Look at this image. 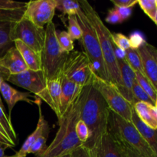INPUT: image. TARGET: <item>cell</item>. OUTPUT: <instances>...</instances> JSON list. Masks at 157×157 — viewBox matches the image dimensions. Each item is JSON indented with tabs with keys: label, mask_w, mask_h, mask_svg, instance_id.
Returning <instances> with one entry per match:
<instances>
[{
	"label": "cell",
	"mask_w": 157,
	"mask_h": 157,
	"mask_svg": "<svg viewBox=\"0 0 157 157\" xmlns=\"http://www.w3.org/2000/svg\"><path fill=\"white\" fill-rule=\"evenodd\" d=\"M92 80V79H91ZM90 81L80 88L64 113L58 119L59 129L50 145L38 157H61L70 154L83 145L76 133V125L80 121L81 111L90 87Z\"/></svg>",
	"instance_id": "1"
},
{
	"label": "cell",
	"mask_w": 157,
	"mask_h": 157,
	"mask_svg": "<svg viewBox=\"0 0 157 157\" xmlns=\"http://www.w3.org/2000/svg\"><path fill=\"white\" fill-rule=\"evenodd\" d=\"M110 111L106 101L91 82L80 116V120L87 125L89 130V138L83 146L90 150L91 155L96 150L104 135L108 132Z\"/></svg>",
	"instance_id": "2"
},
{
	"label": "cell",
	"mask_w": 157,
	"mask_h": 157,
	"mask_svg": "<svg viewBox=\"0 0 157 157\" xmlns=\"http://www.w3.org/2000/svg\"><path fill=\"white\" fill-rule=\"evenodd\" d=\"M81 9L91 23L98 35L101 52L108 74L109 82L116 87L121 85V73L118 67L117 59L115 55V45L112 40V33L104 24L94 8L87 0L78 1Z\"/></svg>",
	"instance_id": "3"
},
{
	"label": "cell",
	"mask_w": 157,
	"mask_h": 157,
	"mask_svg": "<svg viewBox=\"0 0 157 157\" xmlns=\"http://www.w3.org/2000/svg\"><path fill=\"white\" fill-rule=\"evenodd\" d=\"M68 55V52H64L60 48L55 25L52 21L46 26L44 47L40 53L41 71L48 81L60 78Z\"/></svg>",
	"instance_id": "4"
},
{
	"label": "cell",
	"mask_w": 157,
	"mask_h": 157,
	"mask_svg": "<svg viewBox=\"0 0 157 157\" xmlns=\"http://www.w3.org/2000/svg\"><path fill=\"white\" fill-rule=\"evenodd\" d=\"M78 23L82 30L81 42L90 64L94 75L109 82L108 74L100 46L99 40L91 23L81 9L76 14Z\"/></svg>",
	"instance_id": "5"
},
{
	"label": "cell",
	"mask_w": 157,
	"mask_h": 157,
	"mask_svg": "<svg viewBox=\"0 0 157 157\" xmlns=\"http://www.w3.org/2000/svg\"><path fill=\"white\" fill-rule=\"evenodd\" d=\"M108 131L121 144L131 147L144 157H156L150 146L133 124L110 111Z\"/></svg>",
	"instance_id": "6"
},
{
	"label": "cell",
	"mask_w": 157,
	"mask_h": 157,
	"mask_svg": "<svg viewBox=\"0 0 157 157\" xmlns=\"http://www.w3.org/2000/svg\"><path fill=\"white\" fill-rule=\"evenodd\" d=\"M9 82L22 87L35 94V99L44 101L53 110V104L48 90V80L41 70H26L18 75H10Z\"/></svg>",
	"instance_id": "7"
},
{
	"label": "cell",
	"mask_w": 157,
	"mask_h": 157,
	"mask_svg": "<svg viewBox=\"0 0 157 157\" xmlns=\"http://www.w3.org/2000/svg\"><path fill=\"white\" fill-rule=\"evenodd\" d=\"M91 82L103 97L111 111L126 121L132 122L133 106L122 96L113 84L98 78L94 75L92 77Z\"/></svg>",
	"instance_id": "8"
},
{
	"label": "cell",
	"mask_w": 157,
	"mask_h": 157,
	"mask_svg": "<svg viewBox=\"0 0 157 157\" xmlns=\"http://www.w3.org/2000/svg\"><path fill=\"white\" fill-rule=\"evenodd\" d=\"M61 75L79 87H83L91 81L94 73L85 53L72 51L69 53Z\"/></svg>",
	"instance_id": "9"
},
{
	"label": "cell",
	"mask_w": 157,
	"mask_h": 157,
	"mask_svg": "<svg viewBox=\"0 0 157 157\" xmlns=\"http://www.w3.org/2000/svg\"><path fill=\"white\" fill-rule=\"evenodd\" d=\"M45 39V29L39 27L26 18H22L14 23L11 32V40L22 41L28 47L40 54L42 51Z\"/></svg>",
	"instance_id": "10"
},
{
	"label": "cell",
	"mask_w": 157,
	"mask_h": 157,
	"mask_svg": "<svg viewBox=\"0 0 157 157\" xmlns=\"http://www.w3.org/2000/svg\"><path fill=\"white\" fill-rule=\"evenodd\" d=\"M57 7L56 0H35L28 2L23 18L39 27L52 22Z\"/></svg>",
	"instance_id": "11"
},
{
	"label": "cell",
	"mask_w": 157,
	"mask_h": 157,
	"mask_svg": "<svg viewBox=\"0 0 157 157\" xmlns=\"http://www.w3.org/2000/svg\"><path fill=\"white\" fill-rule=\"evenodd\" d=\"M117 63L121 73V85L117 88L122 96L133 106L136 104L133 94V84L136 80V73L127 64L125 59H117Z\"/></svg>",
	"instance_id": "12"
},
{
	"label": "cell",
	"mask_w": 157,
	"mask_h": 157,
	"mask_svg": "<svg viewBox=\"0 0 157 157\" xmlns=\"http://www.w3.org/2000/svg\"><path fill=\"white\" fill-rule=\"evenodd\" d=\"M91 156L92 157H126L123 145L109 131L104 135Z\"/></svg>",
	"instance_id": "13"
},
{
	"label": "cell",
	"mask_w": 157,
	"mask_h": 157,
	"mask_svg": "<svg viewBox=\"0 0 157 157\" xmlns=\"http://www.w3.org/2000/svg\"><path fill=\"white\" fill-rule=\"evenodd\" d=\"M0 65L7 69L11 75H18L29 69L15 45L12 46L2 56L0 57Z\"/></svg>",
	"instance_id": "14"
},
{
	"label": "cell",
	"mask_w": 157,
	"mask_h": 157,
	"mask_svg": "<svg viewBox=\"0 0 157 157\" xmlns=\"http://www.w3.org/2000/svg\"><path fill=\"white\" fill-rule=\"evenodd\" d=\"M142 60L144 75L151 82L157 90V60L149 49L148 43L146 42L137 49Z\"/></svg>",
	"instance_id": "15"
},
{
	"label": "cell",
	"mask_w": 157,
	"mask_h": 157,
	"mask_svg": "<svg viewBox=\"0 0 157 157\" xmlns=\"http://www.w3.org/2000/svg\"><path fill=\"white\" fill-rule=\"evenodd\" d=\"M0 94L6 101V104L9 108V118L11 120V113H12V109L15 107L17 102L18 101H25V102L29 103V104H35V100H31L32 97L30 93L27 92H21L15 90V88L9 85L6 81L2 83L0 87Z\"/></svg>",
	"instance_id": "16"
},
{
	"label": "cell",
	"mask_w": 157,
	"mask_h": 157,
	"mask_svg": "<svg viewBox=\"0 0 157 157\" xmlns=\"http://www.w3.org/2000/svg\"><path fill=\"white\" fill-rule=\"evenodd\" d=\"M38 107V110H39V119H38V124H37L36 129L35 130V131L32 133H31L29 136H28L27 139L25 140V143L23 144V145L21 146V149L19 150L18 153H21V154H25L27 155L29 153V149L32 147V144H34L35 140L38 139V137L41 136H48L49 134V126L48 121H45L44 116L42 114V112H41V103L37 104Z\"/></svg>",
	"instance_id": "17"
},
{
	"label": "cell",
	"mask_w": 157,
	"mask_h": 157,
	"mask_svg": "<svg viewBox=\"0 0 157 157\" xmlns=\"http://www.w3.org/2000/svg\"><path fill=\"white\" fill-rule=\"evenodd\" d=\"M60 81L61 84V105H60V113L61 117L81 87L78 86L75 83L67 79L63 75L60 77Z\"/></svg>",
	"instance_id": "18"
},
{
	"label": "cell",
	"mask_w": 157,
	"mask_h": 157,
	"mask_svg": "<svg viewBox=\"0 0 157 157\" xmlns=\"http://www.w3.org/2000/svg\"><path fill=\"white\" fill-rule=\"evenodd\" d=\"M132 123L136 127L140 133L142 135L144 140L147 141L150 149L154 153L155 156L157 157V129L154 130V129L150 128L144 122H142L140 119L138 117L134 110H133V113H132Z\"/></svg>",
	"instance_id": "19"
},
{
	"label": "cell",
	"mask_w": 157,
	"mask_h": 157,
	"mask_svg": "<svg viewBox=\"0 0 157 157\" xmlns=\"http://www.w3.org/2000/svg\"><path fill=\"white\" fill-rule=\"evenodd\" d=\"M14 45L20 52L29 70H41L40 54L37 53L31 48L28 47L26 44H25L22 41H19V40H16L14 41Z\"/></svg>",
	"instance_id": "20"
},
{
	"label": "cell",
	"mask_w": 157,
	"mask_h": 157,
	"mask_svg": "<svg viewBox=\"0 0 157 157\" xmlns=\"http://www.w3.org/2000/svg\"><path fill=\"white\" fill-rule=\"evenodd\" d=\"M133 108L142 122L150 128L156 130L157 118L155 106L145 102H137L133 106Z\"/></svg>",
	"instance_id": "21"
},
{
	"label": "cell",
	"mask_w": 157,
	"mask_h": 157,
	"mask_svg": "<svg viewBox=\"0 0 157 157\" xmlns=\"http://www.w3.org/2000/svg\"><path fill=\"white\" fill-rule=\"evenodd\" d=\"M48 90L53 104V110L58 119L61 117L60 113V105H61V84L60 78L52 81H48Z\"/></svg>",
	"instance_id": "22"
},
{
	"label": "cell",
	"mask_w": 157,
	"mask_h": 157,
	"mask_svg": "<svg viewBox=\"0 0 157 157\" xmlns=\"http://www.w3.org/2000/svg\"><path fill=\"white\" fill-rule=\"evenodd\" d=\"M14 23L15 22L0 21V57L14 45V42L11 40V32Z\"/></svg>",
	"instance_id": "23"
},
{
	"label": "cell",
	"mask_w": 157,
	"mask_h": 157,
	"mask_svg": "<svg viewBox=\"0 0 157 157\" xmlns=\"http://www.w3.org/2000/svg\"><path fill=\"white\" fill-rule=\"evenodd\" d=\"M125 60L135 72H140L144 74L142 60L137 49L130 48L125 51Z\"/></svg>",
	"instance_id": "24"
},
{
	"label": "cell",
	"mask_w": 157,
	"mask_h": 157,
	"mask_svg": "<svg viewBox=\"0 0 157 157\" xmlns=\"http://www.w3.org/2000/svg\"><path fill=\"white\" fill-rule=\"evenodd\" d=\"M135 73H136V81L155 104L157 97V90L144 74L140 72H135Z\"/></svg>",
	"instance_id": "25"
},
{
	"label": "cell",
	"mask_w": 157,
	"mask_h": 157,
	"mask_svg": "<svg viewBox=\"0 0 157 157\" xmlns=\"http://www.w3.org/2000/svg\"><path fill=\"white\" fill-rule=\"evenodd\" d=\"M57 7L58 10L62 12L63 15H76L78 11L81 9L78 1L71 0H56Z\"/></svg>",
	"instance_id": "26"
},
{
	"label": "cell",
	"mask_w": 157,
	"mask_h": 157,
	"mask_svg": "<svg viewBox=\"0 0 157 157\" xmlns=\"http://www.w3.org/2000/svg\"><path fill=\"white\" fill-rule=\"evenodd\" d=\"M0 125L5 130L7 136L10 139V140L15 145V143L17 140V136L16 133H15V130H14L13 127L11 123V120L9 119V117L6 116V113H5V110L2 108L0 106Z\"/></svg>",
	"instance_id": "27"
},
{
	"label": "cell",
	"mask_w": 157,
	"mask_h": 157,
	"mask_svg": "<svg viewBox=\"0 0 157 157\" xmlns=\"http://www.w3.org/2000/svg\"><path fill=\"white\" fill-rule=\"evenodd\" d=\"M25 9H15V10L0 9V21L18 22L23 18Z\"/></svg>",
	"instance_id": "28"
},
{
	"label": "cell",
	"mask_w": 157,
	"mask_h": 157,
	"mask_svg": "<svg viewBox=\"0 0 157 157\" xmlns=\"http://www.w3.org/2000/svg\"><path fill=\"white\" fill-rule=\"evenodd\" d=\"M68 25H67V33L73 40H81L82 36V30L78 23L76 15L67 16Z\"/></svg>",
	"instance_id": "29"
},
{
	"label": "cell",
	"mask_w": 157,
	"mask_h": 157,
	"mask_svg": "<svg viewBox=\"0 0 157 157\" xmlns=\"http://www.w3.org/2000/svg\"><path fill=\"white\" fill-rule=\"evenodd\" d=\"M57 40L62 51L68 52V53L74 51V48H75L74 40L71 38L67 32L62 31L61 32H57Z\"/></svg>",
	"instance_id": "30"
},
{
	"label": "cell",
	"mask_w": 157,
	"mask_h": 157,
	"mask_svg": "<svg viewBox=\"0 0 157 157\" xmlns=\"http://www.w3.org/2000/svg\"><path fill=\"white\" fill-rule=\"evenodd\" d=\"M133 94L135 98V101H136V103L145 102L155 106L154 102L150 99V98L147 95V94L143 90V88L140 86V84H138L136 80H135L133 84Z\"/></svg>",
	"instance_id": "31"
},
{
	"label": "cell",
	"mask_w": 157,
	"mask_h": 157,
	"mask_svg": "<svg viewBox=\"0 0 157 157\" xmlns=\"http://www.w3.org/2000/svg\"><path fill=\"white\" fill-rule=\"evenodd\" d=\"M138 4L146 15L153 21L157 10V0H139Z\"/></svg>",
	"instance_id": "32"
},
{
	"label": "cell",
	"mask_w": 157,
	"mask_h": 157,
	"mask_svg": "<svg viewBox=\"0 0 157 157\" xmlns=\"http://www.w3.org/2000/svg\"><path fill=\"white\" fill-rule=\"evenodd\" d=\"M48 136H41L38 137L36 140L34 142L32 147L29 149V153L35 155V156L38 157V156L43 153V152L46 150L47 146H46V141H47Z\"/></svg>",
	"instance_id": "33"
},
{
	"label": "cell",
	"mask_w": 157,
	"mask_h": 157,
	"mask_svg": "<svg viewBox=\"0 0 157 157\" xmlns=\"http://www.w3.org/2000/svg\"><path fill=\"white\" fill-rule=\"evenodd\" d=\"M112 40L114 45L121 50L127 51L130 48V40L124 34L112 33Z\"/></svg>",
	"instance_id": "34"
},
{
	"label": "cell",
	"mask_w": 157,
	"mask_h": 157,
	"mask_svg": "<svg viewBox=\"0 0 157 157\" xmlns=\"http://www.w3.org/2000/svg\"><path fill=\"white\" fill-rule=\"evenodd\" d=\"M28 2H16L12 0H0V9L3 10H15V9H25Z\"/></svg>",
	"instance_id": "35"
},
{
	"label": "cell",
	"mask_w": 157,
	"mask_h": 157,
	"mask_svg": "<svg viewBox=\"0 0 157 157\" xmlns=\"http://www.w3.org/2000/svg\"><path fill=\"white\" fill-rule=\"evenodd\" d=\"M76 133L78 140L84 145L89 138V130L87 125L81 120L78 121L76 125Z\"/></svg>",
	"instance_id": "36"
},
{
	"label": "cell",
	"mask_w": 157,
	"mask_h": 157,
	"mask_svg": "<svg viewBox=\"0 0 157 157\" xmlns=\"http://www.w3.org/2000/svg\"><path fill=\"white\" fill-rule=\"evenodd\" d=\"M130 43V48L134 49H138L140 47L145 44L147 41L144 39V37L140 32H134L130 35L129 38Z\"/></svg>",
	"instance_id": "37"
},
{
	"label": "cell",
	"mask_w": 157,
	"mask_h": 157,
	"mask_svg": "<svg viewBox=\"0 0 157 157\" xmlns=\"http://www.w3.org/2000/svg\"><path fill=\"white\" fill-rule=\"evenodd\" d=\"M105 21L110 24H118V23L123 22L122 19L115 7L108 11V14H107V16L106 17Z\"/></svg>",
	"instance_id": "38"
},
{
	"label": "cell",
	"mask_w": 157,
	"mask_h": 157,
	"mask_svg": "<svg viewBox=\"0 0 157 157\" xmlns=\"http://www.w3.org/2000/svg\"><path fill=\"white\" fill-rule=\"evenodd\" d=\"M69 157H92L90 151L84 146H81L74 150L69 154Z\"/></svg>",
	"instance_id": "39"
},
{
	"label": "cell",
	"mask_w": 157,
	"mask_h": 157,
	"mask_svg": "<svg viewBox=\"0 0 157 157\" xmlns=\"http://www.w3.org/2000/svg\"><path fill=\"white\" fill-rule=\"evenodd\" d=\"M111 2L114 5V7L118 8H130L138 3V0H111Z\"/></svg>",
	"instance_id": "40"
},
{
	"label": "cell",
	"mask_w": 157,
	"mask_h": 157,
	"mask_svg": "<svg viewBox=\"0 0 157 157\" xmlns=\"http://www.w3.org/2000/svg\"><path fill=\"white\" fill-rule=\"evenodd\" d=\"M10 75L11 74L9 73V71L7 69H6L4 67L0 65V87H1L2 83L4 82V81H8ZM0 106L2 107V108H3L5 110V107L3 105L2 101L1 94H0Z\"/></svg>",
	"instance_id": "41"
},
{
	"label": "cell",
	"mask_w": 157,
	"mask_h": 157,
	"mask_svg": "<svg viewBox=\"0 0 157 157\" xmlns=\"http://www.w3.org/2000/svg\"><path fill=\"white\" fill-rule=\"evenodd\" d=\"M116 8L117 11V12L119 13L123 22H124V21H126V20L128 19L130 17V15H131L132 9H130V8Z\"/></svg>",
	"instance_id": "42"
},
{
	"label": "cell",
	"mask_w": 157,
	"mask_h": 157,
	"mask_svg": "<svg viewBox=\"0 0 157 157\" xmlns=\"http://www.w3.org/2000/svg\"><path fill=\"white\" fill-rule=\"evenodd\" d=\"M122 144L123 147H124L126 157H144V156H142L140 153H139L138 152H136V150H134L133 149H132L131 147H128V146H127V145H124V144Z\"/></svg>",
	"instance_id": "43"
},
{
	"label": "cell",
	"mask_w": 157,
	"mask_h": 157,
	"mask_svg": "<svg viewBox=\"0 0 157 157\" xmlns=\"http://www.w3.org/2000/svg\"><path fill=\"white\" fill-rule=\"evenodd\" d=\"M0 143H2V144H6V145L9 146L11 148H12V147H14L13 144H12V143H11L10 141L7 139V138L5 137V136H3L1 133H0Z\"/></svg>",
	"instance_id": "44"
},
{
	"label": "cell",
	"mask_w": 157,
	"mask_h": 157,
	"mask_svg": "<svg viewBox=\"0 0 157 157\" xmlns=\"http://www.w3.org/2000/svg\"><path fill=\"white\" fill-rule=\"evenodd\" d=\"M7 148H11V147L9 146L6 145V144L0 143V157H6L5 151H6V150Z\"/></svg>",
	"instance_id": "45"
},
{
	"label": "cell",
	"mask_w": 157,
	"mask_h": 157,
	"mask_svg": "<svg viewBox=\"0 0 157 157\" xmlns=\"http://www.w3.org/2000/svg\"><path fill=\"white\" fill-rule=\"evenodd\" d=\"M148 47H149V49L150 50V52L153 53V55H154L155 58H156L157 60V48H155L154 46L151 45V44H150L149 43H148Z\"/></svg>",
	"instance_id": "46"
},
{
	"label": "cell",
	"mask_w": 157,
	"mask_h": 157,
	"mask_svg": "<svg viewBox=\"0 0 157 157\" xmlns=\"http://www.w3.org/2000/svg\"><path fill=\"white\" fill-rule=\"evenodd\" d=\"M27 155H25V154H21V153H19L18 152H17L16 153H15V155H13V156H6V157H26Z\"/></svg>",
	"instance_id": "47"
},
{
	"label": "cell",
	"mask_w": 157,
	"mask_h": 157,
	"mask_svg": "<svg viewBox=\"0 0 157 157\" xmlns=\"http://www.w3.org/2000/svg\"><path fill=\"white\" fill-rule=\"evenodd\" d=\"M153 21H154L155 24H156L157 25V10H156V15H155L154 19H153Z\"/></svg>",
	"instance_id": "48"
},
{
	"label": "cell",
	"mask_w": 157,
	"mask_h": 157,
	"mask_svg": "<svg viewBox=\"0 0 157 157\" xmlns=\"http://www.w3.org/2000/svg\"><path fill=\"white\" fill-rule=\"evenodd\" d=\"M155 112H156V118H157V107H155Z\"/></svg>",
	"instance_id": "49"
},
{
	"label": "cell",
	"mask_w": 157,
	"mask_h": 157,
	"mask_svg": "<svg viewBox=\"0 0 157 157\" xmlns=\"http://www.w3.org/2000/svg\"><path fill=\"white\" fill-rule=\"evenodd\" d=\"M155 107H157V97H156V102H155Z\"/></svg>",
	"instance_id": "50"
},
{
	"label": "cell",
	"mask_w": 157,
	"mask_h": 157,
	"mask_svg": "<svg viewBox=\"0 0 157 157\" xmlns=\"http://www.w3.org/2000/svg\"><path fill=\"white\" fill-rule=\"evenodd\" d=\"M61 157H69V154H67V155H64V156H62Z\"/></svg>",
	"instance_id": "51"
}]
</instances>
